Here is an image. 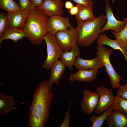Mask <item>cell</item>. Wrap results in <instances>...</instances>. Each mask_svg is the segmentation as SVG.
Listing matches in <instances>:
<instances>
[{
    "label": "cell",
    "mask_w": 127,
    "mask_h": 127,
    "mask_svg": "<svg viewBox=\"0 0 127 127\" xmlns=\"http://www.w3.org/2000/svg\"><path fill=\"white\" fill-rule=\"evenodd\" d=\"M79 5L92 6L94 4L92 0H72Z\"/></svg>",
    "instance_id": "obj_30"
},
{
    "label": "cell",
    "mask_w": 127,
    "mask_h": 127,
    "mask_svg": "<svg viewBox=\"0 0 127 127\" xmlns=\"http://www.w3.org/2000/svg\"><path fill=\"white\" fill-rule=\"evenodd\" d=\"M79 9V6L77 4L70 9L68 12L70 15L71 16L75 15L78 13Z\"/></svg>",
    "instance_id": "obj_31"
},
{
    "label": "cell",
    "mask_w": 127,
    "mask_h": 127,
    "mask_svg": "<svg viewBox=\"0 0 127 127\" xmlns=\"http://www.w3.org/2000/svg\"><path fill=\"white\" fill-rule=\"evenodd\" d=\"M71 103L72 102L71 101L68 108L65 113V116L64 120L60 126V127H69V122L71 119L69 113Z\"/></svg>",
    "instance_id": "obj_29"
},
{
    "label": "cell",
    "mask_w": 127,
    "mask_h": 127,
    "mask_svg": "<svg viewBox=\"0 0 127 127\" xmlns=\"http://www.w3.org/2000/svg\"><path fill=\"white\" fill-rule=\"evenodd\" d=\"M25 37L22 29L15 28H7L0 38V44L4 40L10 39L16 43L19 40Z\"/></svg>",
    "instance_id": "obj_21"
},
{
    "label": "cell",
    "mask_w": 127,
    "mask_h": 127,
    "mask_svg": "<svg viewBox=\"0 0 127 127\" xmlns=\"http://www.w3.org/2000/svg\"><path fill=\"white\" fill-rule=\"evenodd\" d=\"M71 25L68 17L62 15L49 17L47 23L48 33L54 36L59 31L67 30Z\"/></svg>",
    "instance_id": "obj_8"
},
{
    "label": "cell",
    "mask_w": 127,
    "mask_h": 127,
    "mask_svg": "<svg viewBox=\"0 0 127 127\" xmlns=\"http://www.w3.org/2000/svg\"><path fill=\"white\" fill-rule=\"evenodd\" d=\"M83 98L80 106L82 111L87 115L91 114L97 107L99 96L95 92H92L89 90H85L83 92Z\"/></svg>",
    "instance_id": "obj_10"
},
{
    "label": "cell",
    "mask_w": 127,
    "mask_h": 127,
    "mask_svg": "<svg viewBox=\"0 0 127 127\" xmlns=\"http://www.w3.org/2000/svg\"><path fill=\"white\" fill-rule=\"evenodd\" d=\"M19 5L20 10L30 13L36 8L31 3L30 0H19Z\"/></svg>",
    "instance_id": "obj_26"
},
{
    "label": "cell",
    "mask_w": 127,
    "mask_h": 127,
    "mask_svg": "<svg viewBox=\"0 0 127 127\" xmlns=\"http://www.w3.org/2000/svg\"><path fill=\"white\" fill-rule=\"evenodd\" d=\"M49 17L37 7L28 13L22 30L26 37L32 44L40 45L43 44L48 33L47 23Z\"/></svg>",
    "instance_id": "obj_2"
},
{
    "label": "cell",
    "mask_w": 127,
    "mask_h": 127,
    "mask_svg": "<svg viewBox=\"0 0 127 127\" xmlns=\"http://www.w3.org/2000/svg\"><path fill=\"white\" fill-rule=\"evenodd\" d=\"M113 49L107 48L104 45L98 44L96 53L105 68L110 79L112 89L118 88L122 79L120 75L115 71L110 62V56L112 54Z\"/></svg>",
    "instance_id": "obj_4"
},
{
    "label": "cell",
    "mask_w": 127,
    "mask_h": 127,
    "mask_svg": "<svg viewBox=\"0 0 127 127\" xmlns=\"http://www.w3.org/2000/svg\"><path fill=\"white\" fill-rule=\"evenodd\" d=\"M53 96L48 88V80L40 83L34 90L29 111L27 127H44L48 122Z\"/></svg>",
    "instance_id": "obj_1"
},
{
    "label": "cell",
    "mask_w": 127,
    "mask_h": 127,
    "mask_svg": "<svg viewBox=\"0 0 127 127\" xmlns=\"http://www.w3.org/2000/svg\"><path fill=\"white\" fill-rule=\"evenodd\" d=\"M98 72V70L79 69L76 72L71 74L69 80L72 83L76 81L84 82H91L95 79Z\"/></svg>",
    "instance_id": "obj_15"
},
{
    "label": "cell",
    "mask_w": 127,
    "mask_h": 127,
    "mask_svg": "<svg viewBox=\"0 0 127 127\" xmlns=\"http://www.w3.org/2000/svg\"><path fill=\"white\" fill-rule=\"evenodd\" d=\"M78 5V12L75 15L78 24L85 21L92 20L95 18L93 15V8L92 6Z\"/></svg>",
    "instance_id": "obj_20"
},
{
    "label": "cell",
    "mask_w": 127,
    "mask_h": 127,
    "mask_svg": "<svg viewBox=\"0 0 127 127\" xmlns=\"http://www.w3.org/2000/svg\"><path fill=\"white\" fill-rule=\"evenodd\" d=\"M107 119L109 127H127V115L118 111L113 110Z\"/></svg>",
    "instance_id": "obj_18"
},
{
    "label": "cell",
    "mask_w": 127,
    "mask_h": 127,
    "mask_svg": "<svg viewBox=\"0 0 127 127\" xmlns=\"http://www.w3.org/2000/svg\"><path fill=\"white\" fill-rule=\"evenodd\" d=\"M97 43L98 45H107L110 46L114 49L119 50L123 55L126 61L127 62V51L116 39H110L108 38L106 33H104L100 35Z\"/></svg>",
    "instance_id": "obj_19"
},
{
    "label": "cell",
    "mask_w": 127,
    "mask_h": 127,
    "mask_svg": "<svg viewBox=\"0 0 127 127\" xmlns=\"http://www.w3.org/2000/svg\"><path fill=\"white\" fill-rule=\"evenodd\" d=\"M118 88L117 95L121 98L127 99V79L124 84L120 86Z\"/></svg>",
    "instance_id": "obj_28"
},
{
    "label": "cell",
    "mask_w": 127,
    "mask_h": 127,
    "mask_svg": "<svg viewBox=\"0 0 127 127\" xmlns=\"http://www.w3.org/2000/svg\"><path fill=\"white\" fill-rule=\"evenodd\" d=\"M96 90L99 97L98 104L95 109V113L98 116L112 105L115 96L111 90L106 88L103 85L98 87Z\"/></svg>",
    "instance_id": "obj_7"
},
{
    "label": "cell",
    "mask_w": 127,
    "mask_h": 127,
    "mask_svg": "<svg viewBox=\"0 0 127 127\" xmlns=\"http://www.w3.org/2000/svg\"><path fill=\"white\" fill-rule=\"evenodd\" d=\"M0 8L8 12L20 10L19 4L13 0H0Z\"/></svg>",
    "instance_id": "obj_25"
},
{
    "label": "cell",
    "mask_w": 127,
    "mask_h": 127,
    "mask_svg": "<svg viewBox=\"0 0 127 127\" xmlns=\"http://www.w3.org/2000/svg\"><path fill=\"white\" fill-rule=\"evenodd\" d=\"M16 103L13 97L5 93L0 92V116L11 113L16 108Z\"/></svg>",
    "instance_id": "obj_16"
},
{
    "label": "cell",
    "mask_w": 127,
    "mask_h": 127,
    "mask_svg": "<svg viewBox=\"0 0 127 127\" xmlns=\"http://www.w3.org/2000/svg\"><path fill=\"white\" fill-rule=\"evenodd\" d=\"M66 67L62 62L59 60L51 66L50 77L48 80V88L50 91H51L53 84L57 85L60 84V79L63 75Z\"/></svg>",
    "instance_id": "obj_13"
},
{
    "label": "cell",
    "mask_w": 127,
    "mask_h": 127,
    "mask_svg": "<svg viewBox=\"0 0 127 127\" xmlns=\"http://www.w3.org/2000/svg\"><path fill=\"white\" fill-rule=\"evenodd\" d=\"M31 3L36 7L40 6L42 4L43 0H30Z\"/></svg>",
    "instance_id": "obj_32"
},
{
    "label": "cell",
    "mask_w": 127,
    "mask_h": 127,
    "mask_svg": "<svg viewBox=\"0 0 127 127\" xmlns=\"http://www.w3.org/2000/svg\"><path fill=\"white\" fill-rule=\"evenodd\" d=\"M104 9L106 13L107 22L101 28L100 33L109 30H112L116 33L120 32L125 26L126 22L123 21H119L116 19L114 15L112 6L110 7L109 0H106Z\"/></svg>",
    "instance_id": "obj_9"
},
{
    "label": "cell",
    "mask_w": 127,
    "mask_h": 127,
    "mask_svg": "<svg viewBox=\"0 0 127 127\" xmlns=\"http://www.w3.org/2000/svg\"><path fill=\"white\" fill-rule=\"evenodd\" d=\"M123 21L126 22V25L120 32L116 33L113 31L111 33L122 47L127 51V17L123 18Z\"/></svg>",
    "instance_id": "obj_23"
},
{
    "label": "cell",
    "mask_w": 127,
    "mask_h": 127,
    "mask_svg": "<svg viewBox=\"0 0 127 127\" xmlns=\"http://www.w3.org/2000/svg\"><path fill=\"white\" fill-rule=\"evenodd\" d=\"M113 110L112 105L98 116L94 115H91L90 120L92 124V127H102L105 121L111 114Z\"/></svg>",
    "instance_id": "obj_22"
},
{
    "label": "cell",
    "mask_w": 127,
    "mask_h": 127,
    "mask_svg": "<svg viewBox=\"0 0 127 127\" xmlns=\"http://www.w3.org/2000/svg\"><path fill=\"white\" fill-rule=\"evenodd\" d=\"M65 7L67 9H70L74 6L73 4L71 2L69 1H67L65 4Z\"/></svg>",
    "instance_id": "obj_33"
},
{
    "label": "cell",
    "mask_w": 127,
    "mask_h": 127,
    "mask_svg": "<svg viewBox=\"0 0 127 127\" xmlns=\"http://www.w3.org/2000/svg\"><path fill=\"white\" fill-rule=\"evenodd\" d=\"M107 22L106 16L102 15L95 19L78 24L76 28L78 34L77 44L88 47L98 39L102 27Z\"/></svg>",
    "instance_id": "obj_3"
},
{
    "label": "cell",
    "mask_w": 127,
    "mask_h": 127,
    "mask_svg": "<svg viewBox=\"0 0 127 127\" xmlns=\"http://www.w3.org/2000/svg\"><path fill=\"white\" fill-rule=\"evenodd\" d=\"M113 110L118 111L127 115V99L117 95L115 96L112 105Z\"/></svg>",
    "instance_id": "obj_24"
},
{
    "label": "cell",
    "mask_w": 127,
    "mask_h": 127,
    "mask_svg": "<svg viewBox=\"0 0 127 127\" xmlns=\"http://www.w3.org/2000/svg\"><path fill=\"white\" fill-rule=\"evenodd\" d=\"M64 4L61 0H44L41 5L37 7L49 17L63 15Z\"/></svg>",
    "instance_id": "obj_11"
},
{
    "label": "cell",
    "mask_w": 127,
    "mask_h": 127,
    "mask_svg": "<svg viewBox=\"0 0 127 127\" xmlns=\"http://www.w3.org/2000/svg\"><path fill=\"white\" fill-rule=\"evenodd\" d=\"M80 54L79 46L77 44L72 47L69 51H66L62 54L60 60L66 67H67L70 70H72L76 57Z\"/></svg>",
    "instance_id": "obj_17"
},
{
    "label": "cell",
    "mask_w": 127,
    "mask_h": 127,
    "mask_svg": "<svg viewBox=\"0 0 127 127\" xmlns=\"http://www.w3.org/2000/svg\"><path fill=\"white\" fill-rule=\"evenodd\" d=\"M55 36L58 43L64 51H70L77 44L78 32L76 28L72 25L67 30L58 32Z\"/></svg>",
    "instance_id": "obj_6"
},
{
    "label": "cell",
    "mask_w": 127,
    "mask_h": 127,
    "mask_svg": "<svg viewBox=\"0 0 127 127\" xmlns=\"http://www.w3.org/2000/svg\"><path fill=\"white\" fill-rule=\"evenodd\" d=\"M44 40L46 44L47 57L42 67L48 70L56 61L60 59L62 54L64 51L58 43L55 36L48 33Z\"/></svg>",
    "instance_id": "obj_5"
},
{
    "label": "cell",
    "mask_w": 127,
    "mask_h": 127,
    "mask_svg": "<svg viewBox=\"0 0 127 127\" xmlns=\"http://www.w3.org/2000/svg\"><path fill=\"white\" fill-rule=\"evenodd\" d=\"M8 20L7 15L3 12L0 14V37H1L6 29Z\"/></svg>",
    "instance_id": "obj_27"
},
{
    "label": "cell",
    "mask_w": 127,
    "mask_h": 127,
    "mask_svg": "<svg viewBox=\"0 0 127 127\" xmlns=\"http://www.w3.org/2000/svg\"><path fill=\"white\" fill-rule=\"evenodd\" d=\"M74 66L78 69L98 70L104 67L100 59L98 56L91 59L86 60L80 57H76Z\"/></svg>",
    "instance_id": "obj_14"
},
{
    "label": "cell",
    "mask_w": 127,
    "mask_h": 127,
    "mask_svg": "<svg viewBox=\"0 0 127 127\" xmlns=\"http://www.w3.org/2000/svg\"><path fill=\"white\" fill-rule=\"evenodd\" d=\"M27 12L20 10L8 12L6 29L15 28L22 29L28 15Z\"/></svg>",
    "instance_id": "obj_12"
}]
</instances>
